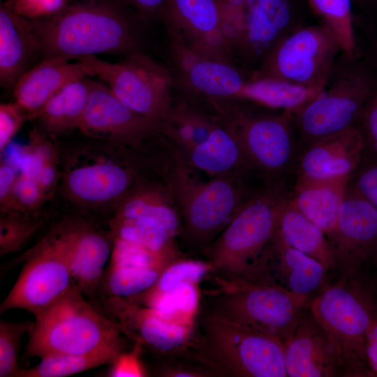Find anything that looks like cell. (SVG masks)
<instances>
[{
  "label": "cell",
  "instance_id": "1",
  "mask_svg": "<svg viewBox=\"0 0 377 377\" xmlns=\"http://www.w3.org/2000/svg\"><path fill=\"white\" fill-rule=\"evenodd\" d=\"M29 21L41 61L103 54L124 57L142 51L147 24L125 0H68L56 15Z\"/></svg>",
  "mask_w": 377,
  "mask_h": 377
},
{
  "label": "cell",
  "instance_id": "2",
  "mask_svg": "<svg viewBox=\"0 0 377 377\" xmlns=\"http://www.w3.org/2000/svg\"><path fill=\"white\" fill-rule=\"evenodd\" d=\"M196 172L174 152L163 164L161 178L180 214L182 235L205 253L243 204L267 184L254 186L252 175H243L203 181Z\"/></svg>",
  "mask_w": 377,
  "mask_h": 377
},
{
  "label": "cell",
  "instance_id": "3",
  "mask_svg": "<svg viewBox=\"0 0 377 377\" xmlns=\"http://www.w3.org/2000/svg\"><path fill=\"white\" fill-rule=\"evenodd\" d=\"M286 184H267L250 198L211 243L205 254L212 274L246 281L267 279V265Z\"/></svg>",
  "mask_w": 377,
  "mask_h": 377
},
{
  "label": "cell",
  "instance_id": "4",
  "mask_svg": "<svg viewBox=\"0 0 377 377\" xmlns=\"http://www.w3.org/2000/svg\"><path fill=\"white\" fill-rule=\"evenodd\" d=\"M185 357L210 376L288 377L279 340L239 326L206 309L198 316Z\"/></svg>",
  "mask_w": 377,
  "mask_h": 377
},
{
  "label": "cell",
  "instance_id": "5",
  "mask_svg": "<svg viewBox=\"0 0 377 377\" xmlns=\"http://www.w3.org/2000/svg\"><path fill=\"white\" fill-rule=\"evenodd\" d=\"M212 275L215 287L204 291L208 309L283 345L309 306V299L289 292L269 279L246 281Z\"/></svg>",
  "mask_w": 377,
  "mask_h": 377
},
{
  "label": "cell",
  "instance_id": "6",
  "mask_svg": "<svg viewBox=\"0 0 377 377\" xmlns=\"http://www.w3.org/2000/svg\"><path fill=\"white\" fill-rule=\"evenodd\" d=\"M121 334L120 325L75 284L35 316L23 357L89 353L123 340Z\"/></svg>",
  "mask_w": 377,
  "mask_h": 377
},
{
  "label": "cell",
  "instance_id": "7",
  "mask_svg": "<svg viewBox=\"0 0 377 377\" xmlns=\"http://www.w3.org/2000/svg\"><path fill=\"white\" fill-rule=\"evenodd\" d=\"M237 140L251 170L268 184H286L300 154L294 114L255 111L237 102L216 111Z\"/></svg>",
  "mask_w": 377,
  "mask_h": 377
},
{
  "label": "cell",
  "instance_id": "8",
  "mask_svg": "<svg viewBox=\"0 0 377 377\" xmlns=\"http://www.w3.org/2000/svg\"><path fill=\"white\" fill-rule=\"evenodd\" d=\"M143 154L111 143L82 147L66 160L62 187L74 202L89 207L117 204L145 179L139 172Z\"/></svg>",
  "mask_w": 377,
  "mask_h": 377
},
{
  "label": "cell",
  "instance_id": "9",
  "mask_svg": "<svg viewBox=\"0 0 377 377\" xmlns=\"http://www.w3.org/2000/svg\"><path fill=\"white\" fill-rule=\"evenodd\" d=\"M78 224L56 225L24 255L22 270L0 305L1 313L22 309L35 317L75 285L71 256Z\"/></svg>",
  "mask_w": 377,
  "mask_h": 377
},
{
  "label": "cell",
  "instance_id": "10",
  "mask_svg": "<svg viewBox=\"0 0 377 377\" xmlns=\"http://www.w3.org/2000/svg\"><path fill=\"white\" fill-rule=\"evenodd\" d=\"M309 310L332 343L343 376H371L365 353L366 335L376 313L370 295L343 276L315 297Z\"/></svg>",
  "mask_w": 377,
  "mask_h": 377
},
{
  "label": "cell",
  "instance_id": "11",
  "mask_svg": "<svg viewBox=\"0 0 377 377\" xmlns=\"http://www.w3.org/2000/svg\"><path fill=\"white\" fill-rule=\"evenodd\" d=\"M81 62L90 77H97L124 105L160 126L166 119L175 98V79L166 67L142 51L110 62L96 56Z\"/></svg>",
  "mask_w": 377,
  "mask_h": 377
},
{
  "label": "cell",
  "instance_id": "12",
  "mask_svg": "<svg viewBox=\"0 0 377 377\" xmlns=\"http://www.w3.org/2000/svg\"><path fill=\"white\" fill-rule=\"evenodd\" d=\"M336 64L322 91L294 114L300 151L320 138L357 125L377 88L364 68Z\"/></svg>",
  "mask_w": 377,
  "mask_h": 377
},
{
  "label": "cell",
  "instance_id": "13",
  "mask_svg": "<svg viewBox=\"0 0 377 377\" xmlns=\"http://www.w3.org/2000/svg\"><path fill=\"white\" fill-rule=\"evenodd\" d=\"M339 53H342L340 45L325 27L299 26L283 37L249 75L305 87L324 86Z\"/></svg>",
  "mask_w": 377,
  "mask_h": 377
},
{
  "label": "cell",
  "instance_id": "14",
  "mask_svg": "<svg viewBox=\"0 0 377 377\" xmlns=\"http://www.w3.org/2000/svg\"><path fill=\"white\" fill-rule=\"evenodd\" d=\"M88 104L78 129L90 138L143 154L162 138L157 125L120 102L102 82L91 79Z\"/></svg>",
  "mask_w": 377,
  "mask_h": 377
},
{
  "label": "cell",
  "instance_id": "15",
  "mask_svg": "<svg viewBox=\"0 0 377 377\" xmlns=\"http://www.w3.org/2000/svg\"><path fill=\"white\" fill-rule=\"evenodd\" d=\"M161 23L170 45L232 64L217 0H168Z\"/></svg>",
  "mask_w": 377,
  "mask_h": 377
},
{
  "label": "cell",
  "instance_id": "16",
  "mask_svg": "<svg viewBox=\"0 0 377 377\" xmlns=\"http://www.w3.org/2000/svg\"><path fill=\"white\" fill-rule=\"evenodd\" d=\"M327 239L343 276H351L377 252V210L348 185Z\"/></svg>",
  "mask_w": 377,
  "mask_h": 377
},
{
  "label": "cell",
  "instance_id": "17",
  "mask_svg": "<svg viewBox=\"0 0 377 377\" xmlns=\"http://www.w3.org/2000/svg\"><path fill=\"white\" fill-rule=\"evenodd\" d=\"M104 310L125 335L164 356L185 357L192 325L166 320L148 306L119 297H105Z\"/></svg>",
  "mask_w": 377,
  "mask_h": 377
},
{
  "label": "cell",
  "instance_id": "18",
  "mask_svg": "<svg viewBox=\"0 0 377 377\" xmlns=\"http://www.w3.org/2000/svg\"><path fill=\"white\" fill-rule=\"evenodd\" d=\"M364 150L360 126L320 138L300 152L295 174L296 177L327 179L350 177Z\"/></svg>",
  "mask_w": 377,
  "mask_h": 377
},
{
  "label": "cell",
  "instance_id": "19",
  "mask_svg": "<svg viewBox=\"0 0 377 377\" xmlns=\"http://www.w3.org/2000/svg\"><path fill=\"white\" fill-rule=\"evenodd\" d=\"M283 346L288 377L343 376L336 351L310 310Z\"/></svg>",
  "mask_w": 377,
  "mask_h": 377
},
{
  "label": "cell",
  "instance_id": "20",
  "mask_svg": "<svg viewBox=\"0 0 377 377\" xmlns=\"http://www.w3.org/2000/svg\"><path fill=\"white\" fill-rule=\"evenodd\" d=\"M90 77L80 61L52 58L34 65L15 83L13 94L16 102L34 119L47 103L63 87L75 80Z\"/></svg>",
  "mask_w": 377,
  "mask_h": 377
},
{
  "label": "cell",
  "instance_id": "21",
  "mask_svg": "<svg viewBox=\"0 0 377 377\" xmlns=\"http://www.w3.org/2000/svg\"><path fill=\"white\" fill-rule=\"evenodd\" d=\"M39 60L40 47L30 21L0 4V84L13 89L15 83Z\"/></svg>",
  "mask_w": 377,
  "mask_h": 377
},
{
  "label": "cell",
  "instance_id": "22",
  "mask_svg": "<svg viewBox=\"0 0 377 377\" xmlns=\"http://www.w3.org/2000/svg\"><path fill=\"white\" fill-rule=\"evenodd\" d=\"M328 269L315 258L290 246L276 232L267 265V278L289 292L309 299L323 286Z\"/></svg>",
  "mask_w": 377,
  "mask_h": 377
},
{
  "label": "cell",
  "instance_id": "23",
  "mask_svg": "<svg viewBox=\"0 0 377 377\" xmlns=\"http://www.w3.org/2000/svg\"><path fill=\"white\" fill-rule=\"evenodd\" d=\"M113 237L109 232L79 223L71 256L75 284L92 302L111 258Z\"/></svg>",
  "mask_w": 377,
  "mask_h": 377
},
{
  "label": "cell",
  "instance_id": "24",
  "mask_svg": "<svg viewBox=\"0 0 377 377\" xmlns=\"http://www.w3.org/2000/svg\"><path fill=\"white\" fill-rule=\"evenodd\" d=\"M175 154L193 169L211 177L257 176L249 168L235 136L221 119L207 140L182 154Z\"/></svg>",
  "mask_w": 377,
  "mask_h": 377
},
{
  "label": "cell",
  "instance_id": "25",
  "mask_svg": "<svg viewBox=\"0 0 377 377\" xmlns=\"http://www.w3.org/2000/svg\"><path fill=\"white\" fill-rule=\"evenodd\" d=\"M348 179L296 177L289 197L294 205L318 225L327 237L336 226Z\"/></svg>",
  "mask_w": 377,
  "mask_h": 377
},
{
  "label": "cell",
  "instance_id": "26",
  "mask_svg": "<svg viewBox=\"0 0 377 377\" xmlns=\"http://www.w3.org/2000/svg\"><path fill=\"white\" fill-rule=\"evenodd\" d=\"M160 133L177 154H182L208 139L220 124L218 114L178 95Z\"/></svg>",
  "mask_w": 377,
  "mask_h": 377
},
{
  "label": "cell",
  "instance_id": "27",
  "mask_svg": "<svg viewBox=\"0 0 377 377\" xmlns=\"http://www.w3.org/2000/svg\"><path fill=\"white\" fill-rule=\"evenodd\" d=\"M115 218L152 219L175 237L182 235V220L173 198L163 179L141 181L114 207Z\"/></svg>",
  "mask_w": 377,
  "mask_h": 377
},
{
  "label": "cell",
  "instance_id": "28",
  "mask_svg": "<svg viewBox=\"0 0 377 377\" xmlns=\"http://www.w3.org/2000/svg\"><path fill=\"white\" fill-rule=\"evenodd\" d=\"M324 86L305 87L270 77L246 75L230 102L253 103L260 108L295 114L316 98Z\"/></svg>",
  "mask_w": 377,
  "mask_h": 377
},
{
  "label": "cell",
  "instance_id": "29",
  "mask_svg": "<svg viewBox=\"0 0 377 377\" xmlns=\"http://www.w3.org/2000/svg\"><path fill=\"white\" fill-rule=\"evenodd\" d=\"M289 194L281 208L276 233L290 246L315 258L328 270L334 268L335 258L325 233L294 205Z\"/></svg>",
  "mask_w": 377,
  "mask_h": 377
},
{
  "label": "cell",
  "instance_id": "30",
  "mask_svg": "<svg viewBox=\"0 0 377 377\" xmlns=\"http://www.w3.org/2000/svg\"><path fill=\"white\" fill-rule=\"evenodd\" d=\"M91 78L70 82L59 90L34 119L47 135L78 128L84 114L91 91Z\"/></svg>",
  "mask_w": 377,
  "mask_h": 377
},
{
  "label": "cell",
  "instance_id": "31",
  "mask_svg": "<svg viewBox=\"0 0 377 377\" xmlns=\"http://www.w3.org/2000/svg\"><path fill=\"white\" fill-rule=\"evenodd\" d=\"M123 349L124 341L121 340L89 353L45 357L34 367L20 368L15 377H65L77 374L111 364Z\"/></svg>",
  "mask_w": 377,
  "mask_h": 377
},
{
  "label": "cell",
  "instance_id": "32",
  "mask_svg": "<svg viewBox=\"0 0 377 377\" xmlns=\"http://www.w3.org/2000/svg\"><path fill=\"white\" fill-rule=\"evenodd\" d=\"M109 226L114 239L138 244L175 261L177 256L175 237L161 223L147 218L113 217L110 221Z\"/></svg>",
  "mask_w": 377,
  "mask_h": 377
},
{
  "label": "cell",
  "instance_id": "33",
  "mask_svg": "<svg viewBox=\"0 0 377 377\" xmlns=\"http://www.w3.org/2000/svg\"><path fill=\"white\" fill-rule=\"evenodd\" d=\"M146 306L159 316L174 322L193 325L200 302L198 285L178 284L163 292L147 290L139 295Z\"/></svg>",
  "mask_w": 377,
  "mask_h": 377
},
{
  "label": "cell",
  "instance_id": "34",
  "mask_svg": "<svg viewBox=\"0 0 377 377\" xmlns=\"http://www.w3.org/2000/svg\"><path fill=\"white\" fill-rule=\"evenodd\" d=\"M310 6L338 41L342 54L357 57L352 14V0H308Z\"/></svg>",
  "mask_w": 377,
  "mask_h": 377
},
{
  "label": "cell",
  "instance_id": "35",
  "mask_svg": "<svg viewBox=\"0 0 377 377\" xmlns=\"http://www.w3.org/2000/svg\"><path fill=\"white\" fill-rule=\"evenodd\" d=\"M163 269L110 265L105 272L99 288H101L105 297L132 298L151 288Z\"/></svg>",
  "mask_w": 377,
  "mask_h": 377
},
{
  "label": "cell",
  "instance_id": "36",
  "mask_svg": "<svg viewBox=\"0 0 377 377\" xmlns=\"http://www.w3.org/2000/svg\"><path fill=\"white\" fill-rule=\"evenodd\" d=\"M38 216L16 213L1 215L0 256L19 251L43 225Z\"/></svg>",
  "mask_w": 377,
  "mask_h": 377
},
{
  "label": "cell",
  "instance_id": "37",
  "mask_svg": "<svg viewBox=\"0 0 377 377\" xmlns=\"http://www.w3.org/2000/svg\"><path fill=\"white\" fill-rule=\"evenodd\" d=\"M34 321H0V377H15L20 369L18 354L23 337L29 333Z\"/></svg>",
  "mask_w": 377,
  "mask_h": 377
},
{
  "label": "cell",
  "instance_id": "38",
  "mask_svg": "<svg viewBox=\"0 0 377 377\" xmlns=\"http://www.w3.org/2000/svg\"><path fill=\"white\" fill-rule=\"evenodd\" d=\"M212 272L207 262L193 260L173 261L165 267L156 283L148 290L163 292L183 283L198 285Z\"/></svg>",
  "mask_w": 377,
  "mask_h": 377
},
{
  "label": "cell",
  "instance_id": "39",
  "mask_svg": "<svg viewBox=\"0 0 377 377\" xmlns=\"http://www.w3.org/2000/svg\"><path fill=\"white\" fill-rule=\"evenodd\" d=\"M110 265L121 267L165 269L173 261L138 244L113 238Z\"/></svg>",
  "mask_w": 377,
  "mask_h": 377
},
{
  "label": "cell",
  "instance_id": "40",
  "mask_svg": "<svg viewBox=\"0 0 377 377\" xmlns=\"http://www.w3.org/2000/svg\"><path fill=\"white\" fill-rule=\"evenodd\" d=\"M48 198L35 175L20 170L13 193L10 213L36 216Z\"/></svg>",
  "mask_w": 377,
  "mask_h": 377
},
{
  "label": "cell",
  "instance_id": "41",
  "mask_svg": "<svg viewBox=\"0 0 377 377\" xmlns=\"http://www.w3.org/2000/svg\"><path fill=\"white\" fill-rule=\"evenodd\" d=\"M348 186L377 210V158L364 150L360 163L349 177Z\"/></svg>",
  "mask_w": 377,
  "mask_h": 377
},
{
  "label": "cell",
  "instance_id": "42",
  "mask_svg": "<svg viewBox=\"0 0 377 377\" xmlns=\"http://www.w3.org/2000/svg\"><path fill=\"white\" fill-rule=\"evenodd\" d=\"M67 2L68 0H7L3 3L17 15L34 20L56 15Z\"/></svg>",
  "mask_w": 377,
  "mask_h": 377
},
{
  "label": "cell",
  "instance_id": "43",
  "mask_svg": "<svg viewBox=\"0 0 377 377\" xmlns=\"http://www.w3.org/2000/svg\"><path fill=\"white\" fill-rule=\"evenodd\" d=\"M26 119L25 111L16 103L0 105V151H3Z\"/></svg>",
  "mask_w": 377,
  "mask_h": 377
},
{
  "label": "cell",
  "instance_id": "44",
  "mask_svg": "<svg viewBox=\"0 0 377 377\" xmlns=\"http://www.w3.org/2000/svg\"><path fill=\"white\" fill-rule=\"evenodd\" d=\"M358 125L364 138V151L377 158V88L367 103Z\"/></svg>",
  "mask_w": 377,
  "mask_h": 377
},
{
  "label": "cell",
  "instance_id": "45",
  "mask_svg": "<svg viewBox=\"0 0 377 377\" xmlns=\"http://www.w3.org/2000/svg\"><path fill=\"white\" fill-rule=\"evenodd\" d=\"M141 345L136 343L133 351L121 353L111 364L108 373L112 377H140L146 376V372L141 364L138 354Z\"/></svg>",
  "mask_w": 377,
  "mask_h": 377
},
{
  "label": "cell",
  "instance_id": "46",
  "mask_svg": "<svg viewBox=\"0 0 377 377\" xmlns=\"http://www.w3.org/2000/svg\"><path fill=\"white\" fill-rule=\"evenodd\" d=\"M19 175L17 168L7 161L0 163V211L1 214L12 210L13 193Z\"/></svg>",
  "mask_w": 377,
  "mask_h": 377
},
{
  "label": "cell",
  "instance_id": "47",
  "mask_svg": "<svg viewBox=\"0 0 377 377\" xmlns=\"http://www.w3.org/2000/svg\"><path fill=\"white\" fill-rule=\"evenodd\" d=\"M148 23L161 22L168 0H125Z\"/></svg>",
  "mask_w": 377,
  "mask_h": 377
},
{
  "label": "cell",
  "instance_id": "48",
  "mask_svg": "<svg viewBox=\"0 0 377 377\" xmlns=\"http://www.w3.org/2000/svg\"><path fill=\"white\" fill-rule=\"evenodd\" d=\"M365 353L371 376H377V314L371 320L367 332Z\"/></svg>",
  "mask_w": 377,
  "mask_h": 377
},
{
  "label": "cell",
  "instance_id": "49",
  "mask_svg": "<svg viewBox=\"0 0 377 377\" xmlns=\"http://www.w3.org/2000/svg\"><path fill=\"white\" fill-rule=\"evenodd\" d=\"M374 258L377 260V252H376V255L374 256Z\"/></svg>",
  "mask_w": 377,
  "mask_h": 377
},
{
  "label": "cell",
  "instance_id": "50",
  "mask_svg": "<svg viewBox=\"0 0 377 377\" xmlns=\"http://www.w3.org/2000/svg\"><path fill=\"white\" fill-rule=\"evenodd\" d=\"M377 1V0H376Z\"/></svg>",
  "mask_w": 377,
  "mask_h": 377
}]
</instances>
